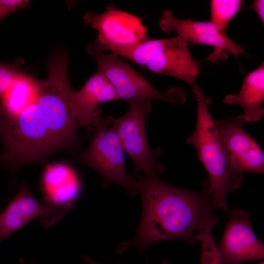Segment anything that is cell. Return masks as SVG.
I'll return each instance as SVG.
<instances>
[{
    "instance_id": "6da1fadb",
    "label": "cell",
    "mask_w": 264,
    "mask_h": 264,
    "mask_svg": "<svg viewBox=\"0 0 264 264\" xmlns=\"http://www.w3.org/2000/svg\"><path fill=\"white\" fill-rule=\"evenodd\" d=\"M68 65L65 55L51 56L47 78L35 101L14 118L0 117V159L13 177L22 167L44 163L55 153L77 143L79 125L68 106L73 89Z\"/></svg>"
},
{
    "instance_id": "7a4b0ae2",
    "label": "cell",
    "mask_w": 264,
    "mask_h": 264,
    "mask_svg": "<svg viewBox=\"0 0 264 264\" xmlns=\"http://www.w3.org/2000/svg\"><path fill=\"white\" fill-rule=\"evenodd\" d=\"M135 176L134 194L142 199V212L135 236L120 243L117 254L131 247L142 252L158 242L180 240L193 245L210 223L219 220L207 179L201 190L173 186L159 176Z\"/></svg>"
},
{
    "instance_id": "3957f363",
    "label": "cell",
    "mask_w": 264,
    "mask_h": 264,
    "mask_svg": "<svg viewBox=\"0 0 264 264\" xmlns=\"http://www.w3.org/2000/svg\"><path fill=\"white\" fill-rule=\"evenodd\" d=\"M197 101L194 131L186 139L193 145L206 169L212 198L217 209L228 210L227 195L241 187L242 175L232 174L215 120L208 109L211 100L204 97L198 87L194 90Z\"/></svg>"
},
{
    "instance_id": "277c9868",
    "label": "cell",
    "mask_w": 264,
    "mask_h": 264,
    "mask_svg": "<svg viewBox=\"0 0 264 264\" xmlns=\"http://www.w3.org/2000/svg\"><path fill=\"white\" fill-rule=\"evenodd\" d=\"M110 52L153 73L180 79L193 91L198 88V65L190 54L187 42L178 35L164 39L148 38L133 47Z\"/></svg>"
},
{
    "instance_id": "5b68a950",
    "label": "cell",
    "mask_w": 264,
    "mask_h": 264,
    "mask_svg": "<svg viewBox=\"0 0 264 264\" xmlns=\"http://www.w3.org/2000/svg\"><path fill=\"white\" fill-rule=\"evenodd\" d=\"M87 51L96 62L99 72L113 86L118 100L128 103L154 100L174 105L182 104L186 101V94L182 88L175 87L165 93L158 91L117 54L105 52L103 46L96 40L88 46Z\"/></svg>"
},
{
    "instance_id": "8992f818",
    "label": "cell",
    "mask_w": 264,
    "mask_h": 264,
    "mask_svg": "<svg viewBox=\"0 0 264 264\" xmlns=\"http://www.w3.org/2000/svg\"><path fill=\"white\" fill-rule=\"evenodd\" d=\"M109 116L100 117L94 124L92 142L76 161L97 172L103 179L104 187L115 184L134 195L135 176H129L125 166L124 151Z\"/></svg>"
},
{
    "instance_id": "52a82bcc",
    "label": "cell",
    "mask_w": 264,
    "mask_h": 264,
    "mask_svg": "<svg viewBox=\"0 0 264 264\" xmlns=\"http://www.w3.org/2000/svg\"><path fill=\"white\" fill-rule=\"evenodd\" d=\"M130 108L123 115L109 116L125 153L134 163V175L144 173L146 176H159L164 171L158 156L160 148L151 149L148 143L146 118L152 111L151 101L128 103Z\"/></svg>"
},
{
    "instance_id": "ba28073f",
    "label": "cell",
    "mask_w": 264,
    "mask_h": 264,
    "mask_svg": "<svg viewBox=\"0 0 264 264\" xmlns=\"http://www.w3.org/2000/svg\"><path fill=\"white\" fill-rule=\"evenodd\" d=\"M83 20L97 31L96 40L105 50L130 48L149 38L147 27L139 17L112 5L101 13L89 11Z\"/></svg>"
},
{
    "instance_id": "9c48e42d",
    "label": "cell",
    "mask_w": 264,
    "mask_h": 264,
    "mask_svg": "<svg viewBox=\"0 0 264 264\" xmlns=\"http://www.w3.org/2000/svg\"><path fill=\"white\" fill-rule=\"evenodd\" d=\"M231 173L263 174L264 154L258 142L243 128L240 115L214 120Z\"/></svg>"
},
{
    "instance_id": "30bf717a",
    "label": "cell",
    "mask_w": 264,
    "mask_h": 264,
    "mask_svg": "<svg viewBox=\"0 0 264 264\" xmlns=\"http://www.w3.org/2000/svg\"><path fill=\"white\" fill-rule=\"evenodd\" d=\"M158 25L165 32H176L187 43L213 47V51L207 59L212 63L226 59L229 53L237 58L244 51L242 46L235 43L226 33L220 31L211 21L181 20L175 17L171 11L166 10L161 15Z\"/></svg>"
},
{
    "instance_id": "8fae6325",
    "label": "cell",
    "mask_w": 264,
    "mask_h": 264,
    "mask_svg": "<svg viewBox=\"0 0 264 264\" xmlns=\"http://www.w3.org/2000/svg\"><path fill=\"white\" fill-rule=\"evenodd\" d=\"M247 212L233 209L228 218L218 251L222 264H243L264 257V244L251 226Z\"/></svg>"
},
{
    "instance_id": "7c38bea8",
    "label": "cell",
    "mask_w": 264,
    "mask_h": 264,
    "mask_svg": "<svg viewBox=\"0 0 264 264\" xmlns=\"http://www.w3.org/2000/svg\"><path fill=\"white\" fill-rule=\"evenodd\" d=\"M66 212L40 202L32 193L28 184L23 181L17 195L0 214V242L38 218L43 226L48 228L63 218Z\"/></svg>"
},
{
    "instance_id": "4fadbf2b",
    "label": "cell",
    "mask_w": 264,
    "mask_h": 264,
    "mask_svg": "<svg viewBox=\"0 0 264 264\" xmlns=\"http://www.w3.org/2000/svg\"><path fill=\"white\" fill-rule=\"evenodd\" d=\"M118 100L115 90L101 73L93 75L78 91L73 90L68 98L72 116L79 126L94 125L100 117L99 105Z\"/></svg>"
},
{
    "instance_id": "5bb4252c",
    "label": "cell",
    "mask_w": 264,
    "mask_h": 264,
    "mask_svg": "<svg viewBox=\"0 0 264 264\" xmlns=\"http://www.w3.org/2000/svg\"><path fill=\"white\" fill-rule=\"evenodd\" d=\"M41 184L44 202L66 212L72 209L82 191L81 180L76 172L62 163L46 166Z\"/></svg>"
},
{
    "instance_id": "9a60e30c",
    "label": "cell",
    "mask_w": 264,
    "mask_h": 264,
    "mask_svg": "<svg viewBox=\"0 0 264 264\" xmlns=\"http://www.w3.org/2000/svg\"><path fill=\"white\" fill-rule=\"evenodd\" d=\"M264 100V65L247 74L238 93L228 94L223 102L228 105L241 106L243 110L240 115L245 122H256L264 114L262 105Z\"/></svg>"
},
{
    "instance_id": "2e32d148",
    "label": "cell",
    "mask_w": 264,
    "mask_h": 264,
    "mask_svg": "<svg viewBox=\"0 0 264 264\" xmlns=\"http://www.w3.org/2000/svg\"><path fill=\"white\" fill-rule=\"evenodd\" d=\"M42 81L22 72L0 98V117L18 116L35 101Z\"/></svg>"
},
{
    "instance_id": "e0dca14e",
    "label": "cell",
    "mask_w": 264,
    "mask_h": 264,
    "mask_svg": "<svg viewBox=\"0 0 264 264\" xmlns=\"http://www.w3.org/2000/svg\"><path fill=\"white\" fill-rule=\"evenodd\" d=\"M240 0H212L210 2V21L223 33L229 22L241 10Z\"/></svg>"
},
{
    "instance_id": "ac0fdd59",
    "label": "cell",
    "mask_w": 264,
    "mask_h": 264,
    "mask_svg": "<svg viewBox=\"0 0 264 264\" xmlns=\"http://www.w3.org/2000/svg\"><path fill=\"white\" fill-rule=\"evenodd\" d=\"M215 224H208L201 233L199 240L201 243L200 264H222L218 246L212 234V228Z\"/></svg>"
},
{
    "instance_id": "d6986e66",
    "label": "cell",
    "mask_w": 264,
    "mask_h": 264,
    "mask_svg": "<svg viewBox=\"0 0 264 264\" xmlns=\"http://www.w3.org/2000/svg\"><path fill=\"white\" fill-rule=\"evenodd\" d=\"M22 61L17 60L12 64L0 63V98L22 72L19 69Z\"/></svg>"
},
{
    "instance_id": "ffe728a7",
    "label": "cell",
    "mask_w": 264,
    "mask_h": 264,
    "mask_svg": "<svg viewBox=\"0 0 264 264\" xmlns=\"http://www.w3.org/2000/svg\"><path fill=\"white\" fill-rule=\"evenodd\" d=\"M27 0H0V21L7 15L28 7Z\"/></svg>"
},
{
    "instance_id": "44dd1931",
    "label": "cell",
    "mask_w": 264,
    "mask_h": 264,
    "mask_svg": "<svg viewBox=\"0 0 264 264\" xmlns=\"http://www.w3.org/2000/svg\"><path fill=\"white\" fill-rule=\"evenodd\" d=\"M252 8L257 14L261 21L264 22V1L263 0H254Z\"/></svg>"
},
{
    "instance_id": "7402d4cb",
    "label": "cell",
    "mask_w": 264,
    "mask_h": 264,
    "mask_svg": "<svg viewBox=\"0 0 264 264\" xmlns=\"http://www.w3.org/2000/svg\"><path fill=\"white\" fill-rule=\"evenodd\" d=\"M82 259L86 262V263H88V264H99L98 263L95 262L93 260L90 259L89 257L86 255H83L82 257ZM161 264H169V262L167 261V260L165 259H163L161 262Z\"/></svg>"
},
{
    "instance_id": "603a6c76",
    "label": "cell",
    "mask_w": 264,
    "mask_h": 264,
    "mask_svg": "<svg viewBox=\"0 0 264 264\" xmlns=\"http://www.w3.org/2000/svg\"><path fill=\"white\" fill-rule=\"evenodd\" d=\"M19 262L20 264H39L37 262H34V263L29 264L26 260L23 259H20L19 260Z\"/></svg>"
},
{
    "instance_id": "cb8c5ba5",
    "label": "cell",
    "mask_w": 264,
    "mask_h": 264,
    "mask_svg": "<svg viewBox=\"0 0 264 264\" xmlns=\"http://www.w3.org/2000/svg\"><path fill=\"white\" fill-rule=\"evenodd\" d=\"M259 264H264V262H262L260 263Z\"/></svg>"
}]
</instances>
